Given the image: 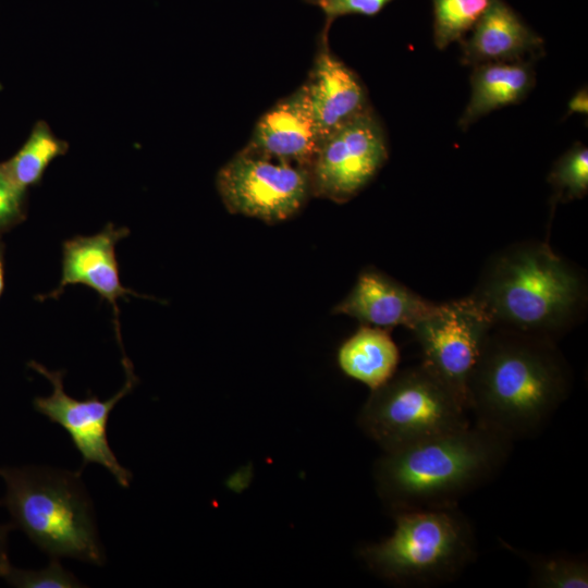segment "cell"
<instances>
[{"label": "cell", "instance_id": "6da1fadb", "mask_svg": "<svg viewBox=\"0 0 588 588\" xmlns=\"http://www.w3.org/2000/svg\"><path fill=\"white\" fill-rule=\"evenodd\" d=\"M571 388L554 339L493 327L468 381V409L475 424L514 443L539 434Z\"/></svg>", "mask_w": 588, "mask_h": 588}, {"label": "cell", "instance_id": "7a4b0ae2", "mask_svg": "<svg viewBox=\"0 0 588 588\" xmlns=\"http://www.w3.org/2000/svg\"><path fill=\"white\" fill-rule=\"evenodd\" d=\"M513 442L477 424L383 452L373 475L392 514L458 507L504 467Z\"/></svg>", "mask_w": 588, "mask_h": 588}, {"label": "cell", "instance_id": "3957f363", "mask_svg": "<svg viewBox=\"0 0 588 588\" xmlns=\"http://www.w3.org/2000/svg\"><path fill=\"white\" fill-rule=\"evenodd\" d=\"M469 296L493 327L553 339L577 320L587 291L583 274L549 245L522 242L490 258Z\"/></svg>", "mask_w": 588, "mask_h": 588}, {"label": "cell", "instance_id": "277c9868", "mask_svg": "<svg viewBox=\"0 0 588 588\" xmlns=\"http://www.w3.org/2000/svg\"><path fill=\"white\" fill-rule=\"evenodd\" d=\"M0 477L5 486L0 503L13 528L50 558L105 564V547L81 470L24 465L0 467Z\"/></svg>", "mask_w": 588, "mask_h": 588}, {"label": "cell", "instance_id": "5b68a950", "mask_svg": "<svg viewBox=\"0 0 588 588\" xmlns=\"http://www.w3.org/2000/svg\"><path fill=\"white\" fill-rule=\"evenodd\" d=\"M393 516L392 535L360 550L367 566L383 579L408 587L445 584L477 558L475 530L458 507Z\"/></svg>", "mask_w": 588, "mask_h": 588}, {"label": "cell", "instance_id": "8992f818", "mask_svg": "<svg viewBox=\"0 0 588 588\" xmlns=\"http://www.w3.org/2000/svg\"><path fill=\"white\" fill-rule=\"evenodd\" d=\"M468 413L458 396L420 363L372 390L358 425L383 452H392L468 426Z\"/></svg>", "mask_w": 588, "mask_h": 588}, {"label": "cell", "instance_id": "52a82bcc", "mask_svg": "<svg viewBox=\"0 0 588 588\" xmlns=\"http://www.w3.org/2000/svg\"><path fill=\"white\" fill-rule=\"evenodd\" d=\"M216 186L231 213L269 223L293 217L311 196L308 170L244 149L218 171Z\"/></svg>", "mask_w": 588, "mask_h": 588}, {"label": "cell", "instance_id": "ba28073f", "mask_svg": "<svg viewBox=\"0 0 588 588\" xmlns=\"http://www.w3.org/2000/svg\"><path fill=\"white\" fill-rule=\"evenodd\" d=\"M389 157L384 128L372 108L324 137L308 170L311 196L343 204L357 196Z\"/></svg>", "mask_w": 588, "mask_h": 588}, {"label": "cell", "instance_id": "9c48e42d", "mask_svg": "<svg viewBox=\"0 0 588 588\" xmlns=\"http://www.w3.org/2000/svg\"><path fill=\"white\" fill-rule=\"evenodd\" d=\"M493 323L470 297L439 304L411 330L421 364L443 381L468 409L467 385ZM469 412V409H468Z\"/></svg>", "mask_w": 588, "mask_h": 588}, {"label": "cell", "instance_id": "30bf717a", "mask_svg": "<svg viewBox=\"0 0 588 588\" xmlns=\"http://www.w3.org/2000/svg\"><path fill=\"white\" fill-rule=\"evenodd\" d=\"M122 364L125 382L112 397L105 401L91 394L86 400L71 397L64 391L63 371L49 370L34 360L28 365L52 385L49 396L34 399V408L69 433L83 458V465L95 463L105 467L121 487L127 488L132 480V473L120 464L107 437L110 413L137 384L134 367L127 356L122 358Z\"/></svg>", "mask_w": 588, "mask_h": 588}, {"label": "cell", "instance_id": "8fae6325", "mask_svg": "<svg viewBox=\"0 0 588 588\" xmlns=\"http://www.w3.org/2000/svg\"><path fill=\"white\" fill-rule=\"evenodd\" d=\"M125 226L115 228L108 223L105 229L89 236H74L62 246L61 278L54 290L40 299L59 298L69 285L83 284L107 301L113 308L114 330L122 356H125L120 332L119 298L138 296L136 292L125 287L119 273L115 257V245L128 235Z\"/></svg>", "mask_w": 588, "mask_h": 588}, {"label": "cell", "instance_id": "7c38bea8", "mask_svg": "<svg viewBox=\"0 0 588 588\" xmlns=\"http://www.w3.org/2000/svg\"><path fill=\"white\" fill-rule=\"evenodd\" d=\"M321 142L302 84L260 117L244 150L309 170Z\"/></svg>", "mask_w": 588, "mask_h": 588}, {"label": "cell", "instance_id": "4fadbf2b", "mask_svg": "<svg viewBox=\"0 0 588 588\" xmlns=\"http://www.w3.org/2000/svg\"><path fill=\"white\" fill-rule=\"evenodd\" d=\"M319 39L311 70L303 86L323 139L371 106L359 76L332 53L327 35H320Z\"/></svg>", "mask_w": 588, "mask_h": 588}, {"label": "cell", "instance_id": "5bb4252c", "mask_svg": "<svg viewBox=\"0 0 588 588\" xmlns=\"http://www.w3.org/2000/svg\"><path fill=\"white\" fill-rule=\"evenodd\" d=\"M438 307L439 304L421 297L383 272L366 268L332 313L355 318L363 324L384 329L403 326L413 330Z\"/></svg>", "mask_w": 588, "mask_h": 588}, {"label": "cell", "instance_id": "9a60e30c", "mask_svg": "<svg viewBox=\"0 0 588 588\" xmlns=\"http://www.w3.org/2000/svg\"><path fill=\"white\" fill-rule=\"evenodd\" d=\"M462 62L478 65L490 62L528 61L543 51V40L505 1L492 0L489 9L460 41Z\"/></svg>", "mask_w": 588, "mask_h": 588}, {"label": "cell", "instance_id": "2e32d148", "mask_svg": "<svg viewBox=\"0 0 588 588\" xmlns=\"http://www.w3.org/2000/svg\"><path fill=\"white\" fill-rule=\"evenodd\" d=\"M535 83L536 74L530 61L490 62L473 66L470 97L458 126L465 130L494 110L522 102Z\"/></svg>", "mask_w": 588, "mask_h": 588}, {"label": "cell", "instance_id": "e0dca14e", "mask_svg": "<svg viewBox=\"0 0 588 588\" xmlns=\"http://www.w3.org/2000/svg\"><path fill=\"white\" fill-rule=\"evenodd\" d=\"M336 359L347 377L372 391L395 375L400 352L388 329L363 324L342 343Z\"/></svg>", "mask_w": 588, "mask_h": 588}, {"label": "cell", "instance_id": "ac0fdd59", "mask_svg": "<svg viewBox=\"0 0 588 588\" xmlns=\"http://www.w3.org/2000/svg\"><path fill=\"white\" fill-rule=\"evenodd\" d=\"M66 150L68 143L59 138L46 122L38 121L23 147L0 167L8 179L24 192L37 184L49 164Z\"/></svg>", "mask_w": 588, "mask_h": 588}, {"label": "cell", "instance_id": "d6986e66", "mask_svg": "<svg viewBox=\"0 0 588 588\" xmlns=\"http://www.w3.org/2000/svg\"><path fill=\"white\" fill-rule=\"evenodd\" d=\"M503 547L525 561L529 569V586L531 587H588V563L584 558L534 553L514 548L506 542H503Z\"/></svg>", "mask_w": 588, "mask_h": 588}, {"label": "cell", "instance_id": "ffe728a7", "mask_svg": "<svg viewBox=\"0 0 588 588\" xmlns=\"http://www.w3.org/2000/svg\"><path fill=\"white\" fill-rule=\"evenodd\" d=\"M433 42L440 50L463 40L489 9L492 0H431Z\"/></svg>", "mask_w": 588, "mask_h": 588}, {"label": "cell", "instance_id": "44dd1931", "mask_svg": "<svg viewBox=\"0 0 588 588\" xmlns=\"http://www.w3.org/2000/svg\"><path fill=\"white\" fill-rule=\"evenodd\" d=\"M548 182L553 188V198L556 203L585 197L588 192L587 147L581 143L574 144L554 163Z\"/></svg>", "mask_w": 588, "mask_h": 588}, {"label": "cell", "instance_id": "7402d4cb", "mask_svg": "<svg viewBox=\"0 0 588 588\" xmlns=\"http://www.w3.org/2000/svg\"><path fill=\"white\" fill-rule=\"evenodd\" d=\"M2 578L16 588H81L85 586L62 566L58 558H50L49 564L40 569H22L11 565Z\"/></svg>", "mask_w": 588, "mask_h": 588}, {"label": "cell", "instance_id": "603a6c76", "mask_svg": "<svg viewBox=\"0 0 588 588\" xmlns=\"http://www.w3.org/2000/svg\"><path fill=\"white\" fill-rule=\"evenodd\" d=\"M305 3L315 5L324 15V27L321 35L328 36L332 22L341 16L358 14L375 16L379 14L393 0H303Z\"/></svg>", "mask_w": 588, "mask_h": 588}, {"label": "cell", "instance_id": "cb8c5ba5", "mask_svg": "<svg viewBox=\"0 0 588 588\" xmlns=\"http://www.w3.org/2000/svg\"><path fill=\"white\" fill-rule=\"evenodd\" d=\"M23 193L8 179L0 167V230L22 218Z\"/></svg>", "mask_w": 588, "mask_h": 588}, {"label": "cell", "instance_id": "d4e9b609", "mask_svg": "<svg viewBox=\"0 0 588 588\" xmlns=\"http://www.w3.org/2000/svg\"><path fill=\"white\" fill-rule=\"evenodd\" d=\"M11 524L0 520V577H3L11 566L8 553V534L12 529Z\"/></svg>", "mask_w": 588, "mask_h": 588}, {"label": "cell", "instance_id": "484cf974", "mask_svg": "<svg viewBox=\"0 0 588 588\" xmlns=\"http://www.w3.org/2000/svg\"><path fill=\"white\" fill-rule=\"evenodd\" d=\"M574 113L585 115L588 113V93L586 86L577 90L567 103V117Z\"/></svg>", "mask_w": 588, "mask_h": 588}, {"label": "cell", "instance_id": "4316f807", "mask_svg": "<svg viewBox=\"0 0 588 588\" xmlns=\"http://www.w3.org/2000/svg\"><path fill=\"white\" fill-rule=\"evenodd\" d=\"M3 287H4V269H3L2 252L0 248V296L3 292Z\"/></svg>", "mask_w": 588, "mask_h": 588}]
</instances>
